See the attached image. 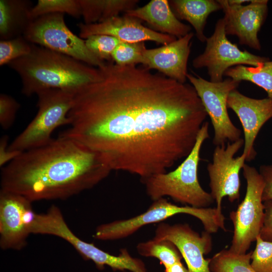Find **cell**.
I'll return each mask as SVG.
<instances>
[{"label": "cell", "instance_id": "6da1fadb", "mask_svg": "<svg viewBox=\"0 0 272 272\" xmlns=\"http://www.w3.org/2000/svg\"><path fill=\"white\" fill-rule=\"evenodd\" d=\"M100 69V79L75 94L60 135L142 181L184 160L208 116L193 86L145 66L108 62Z\"/></svg>", "mask_w": 272, "mask_h": 272}, {"label": "cell", "instance_id": "7a4b0ae2", "mask_svg": "<svg viewBox=\"0 0 272 272\" xmlns=\"http://www.w3.org/2000/svg\"><path fill=\"white\" fill-rule=\"evenodd\" d=\"M111 171L98 155L59 135L21 153L3 167L1 189L32 202L64 199L93 187Z\"/></svg>", "mask_w": 272, "mask_h": 272}, {"label": "cell", "instance_id": "3957f363", "mask_svg": "<svg viewBox=\"0 0 272 272\" xmlns=\"http://www.w3.org/2000/svg\"><path fill=\"white\" fill-rule=\"evenodd\" d=\"M8 65L20 76L22 93L27 96L48 90L76 94L102 75L100 68L35 44L29 54Z\"/></svg>", "mask_w": 272, "mask_h": 272}, {"label": "cell", "instance_id": "277c9868", "mask_svg": "<svg viewBox=\"0 0 272 272\" xmlns=\"http://www.w3.org/2000/svg\"><path fill=\"white\" fill-rule=\"evenodd\" d=\"M209 123L206 121L190 153L174 170L150 176L142 181L153 201L169 196L177 202L197 208H206L215 201L210 193L201 186L198 179L200 152L210 137Z\"/></svg>", "mask_w": 272, "mask_h": 272}, {"label": "cell", "instance_id": "5b68a950", "mask_svg": "<svg viewBox=\"0 0 272 272\" xmlns=\"http://www.w3.org/2000/svg\"><path fill=\"white\" fill-rule=\"evenodd\" d=\"M185 214L198 219L205 231L216 233L220 229L226 231L225 217L217 208H197L173 204L164 197L154 200L144 213L131 218L112 221L99 225L93 237L101 240H114L127 237L147 225L158 223L175 215Z\"/></svg>", "mask_w": 272, "mask_h": 272}, {"label": "cell", "instance_id": "8992f818", "mask_svg": "<svg viewBox=\"0 0 272 272\" xmlns=\"http://www.w3.org/2000/svg\"><path fill=\"white\" fill-rule=\"evenodd\" d=\"M75 94L61 90H48L37 94L38 111L30 123L8 146L11 151L23 152L50 142L54 130L69 124L68 114Z\"/></svg>", "mask_w": 272, "mask_h": 272}, {"label": "cell", "instance_id": "52a82bcc", "mask_svg": "<svg viewBox=\"0 0 272 272\" xmlns=\"http://www.w3.org/2000/svg\"><path fill=\"white\" fill-rule=\"evenodd\" d=\"M64 14L44 15L32 20L23 36L34 44L72 57L89 65L101 68L107 62L101 60L87 48L85 40L66 26Z\"/></svg>", "mask_w": 272, "mask_h": 272}, {"label": "cell", "instance_id": "ba28073f", "mask_svg": "<svg viewBox=\"0 0 272 272\" xmlns=\"http://www.w3.org/2000/svg\"><path fill=\"white\" fill-rule=\"evenodd\" d=\"M242 169L247 184L246 193L237 209L229 215L234 227L229 249L239 254L247 253L255 241L262 227L264 211L262 177L254 167L245 164Z\"/></svg>", "mask_w": 272, "mask_h": 272}, {"label": "cell", "instance_id": "9c48e42d", "mask_svg": "<svg viewBox=\"0 0 272 272\" xmlns=\"http://www.w3.org/2000/svg\"><path fill=\"white\" fill-rule=\"evenodd\" d=\"M187 79L194 88L211 119L214 131L213 144L223 146L240 139L241 131L229 117L227 99L240 82L229 78L222 82H212L193 74H188Z\"/></svg>", "mask_w": 272, "mask_h": 272}, {"label": "cell", "instance_id": "30bf717a", "mask_svg": "<svg viewBox=\"0 0 272 272\" xmlns=\"http://www.w3.org/2000/svg\"><path fill=\"white\" fill-rule=\"evenodd\" d=\"M206 42L204 51L193 59L192 64L195 69L207 68L212 82L223 81L225 72L234 66L246 64L257 67L270 60L246 50H242L229 40L223 18L218 20L214 33L207 37Z\"/></svg>", "mask_w": 272, "mask_h": 272}, {"label": "cell", "instance_id": "8fae6325", "mask_svg": "<svg viewBox=\"0 0 272 272\" xmlns=\"http://www.w3.org/2000/svg\"><path fill=\"white\" fill-rule=\"evenodd\" d=\"M31 234L51 235L64 239L83 258L93 261L99 269L108 266L114 271H122L127 264V258L124 253L112 255L77 237L67 225L60 209L54 205L46 213L36 214Z\"/></svg>", "mask_w": 272, "mask_h": 272}, {"label": "cell", "instance_id": "7c38bea8", "mask_svg": "<svg viewBox=\"0 0 272 272\" xmlns=\"http://www.w3.org/2000/svg\"><path fill=\"white\" fill-rule=\"evenodd\" d=\"M244 143V139L240 138L228 143L226 146H216L212 162L208 164L210 193L219 211L222 212V202L224 197H228L231 202L239 199V173L245 164L246 157L243 154L235 158L234 156Z\"/></svg>", "mask_w": 272, "mask_h": 272}, {"label": "cell", "instance_id": "4fadbf2b", "mask_svg": "<svg viewBox=\"0 0 272 272\" xmlns=\"http://www.w3.org/2000/svg\"><path fill=\"white\" fill-rule=\"evenodd\" d=\"M32 201L18 193L0 190V246L20 250L26 245L36 214Z\"/></svg>", "mask_w": 272, "mask_h": 272}, {"label": "cell", "instance_id": "5bb4252c", "mask_svg": "<svg viewBox=\"0 0 272 272\" xmlns=\"http://www.w3.org/2000/svg\"><path fill=\"white\" fill-rule=\"evenodd\" d=\"M211 234L205 231L199 234L187 224L161 223L154 238L172 242L184 258L188 272H211L210 258H205L212 249Z\"/></svg>", "mask_w": 272, "mask_h": 272}, {"label": "cell", "instance_id": "9a60e30c", "mask_svg": "<svg viewBox=\"0 0 272 272\" xmlns=\"http://www.w3.org/2000/svg\"><path fill=\"white\" fill-rule=\"evenodd\" d=\"M218 2L224 13L226 35L237 36L241 45L260 50L258 33L267 15L268 1L251 0L247 5H230L228 0Z\"/></svg>", "mask_w": 272, "mask_h": 272}, {"label": "cell", "instance_id": "2e32d148", "mask_svg": "<svg viewBox=\"0 0 272 272\" xmlns=\"http://www.w3.org/2000/svg\"><path fill=\"white\" fill-rule=\"evenodd\" d=\"M227 106L242 124L244 137L242 154L246 161H251L257 154L254 146L256 138L264 124L272 118V99L252 98L235 89L228 97Z\"/></svg>", "mask_w": 272, "mask_h": 272}, {"label": "cell", "instance_id": "e0dca14e", "mask_svg": "<svg viewBox=\"0 0 272 272\" xmlns=\"http://www.w3.org/2000/svg\"><path fill=\"white\" fill-rule=\"evenodd\" d=\"M79 37L82 39L94 35L113 36L126 42H139L152 41L166 45L177 38L173 36L156 32L144 26L141 21L124 15L110 18L103 22L92 24L80 23L78 25Z\"/></svg>", "mask_w": 272, "mask_h": 272}, {"label": "cell", "instance_id": "ac0fdd59", "mask_svg": "<svg viewBox=\"0 0 272 272\" xmlns=\"http://www.w3.org/2000/svg\"><path fill=\"white\" fill-rule=\"evenodd\" d=\"M193 36V33L190 32L160 47L146 49L143 65L150 70H156L169 78L185 83L191 40Z\"/></svg>", "mask_w": 272, "mask_h": 272}, {"label": "cell", "instance_id": "d6986e66", "mask_svg": "<svg viewBox=\"0 0 272 272\" xmlns=\"http://www.w3.org/2000/svg\"><path fill=\"white\" fill-rule=\"evenodd\" d=\"M124 15L144 21L153 30L177 39L187 35L191 29L176 17L167 0H152L142 7L127 11Z\"/></svg>", "mask_w": 272, "mask_h": 272}, {"label": "cell", "instance_id": "ffe728a7", "mask_svg": "<svg viewBox=\"0 0 272 272\" xmlns=\"http://www.w3.org/2000/svg\"><path fill=\"white\" fill-rule=\"evenodd\" d=\"M32 3L28 0L0 1V38L11 39L23 35L31 21Z\"/></svg>", "mask_w": 272, "mask_h": 272}, {"label": "cell", "instance_id": "44dd1931", "mask_svg": "<svg viewBox=\"0 0 272 272\" xmlns=\"http://www.w3.org/2000/svg\"><path fill=\"white\" fill-rule=\"evenodd\" d=\"M170 7L178 19L184 20L193 27L197 38L201 42L206 41L204 29L209 15L222 9L218 1L172 0Z\"/></svg>", "mask_w": 272, "mask_h": 272}, {"label": "cell", "instance_id": "7402d4cb", "mask_svg": "<svg viewBox=\"0 0 272 272\" xmlns=\"http://www.w3.org/2000/svg\"><path fill=\"white\" fill-rule=\"evenodd\" d=\"M84 24L103 22L134 9L138 0H79Z\"/></svg>", "mask_w": 272, "mask_h": 272}, {"label": "cell", "instance_id": "603a6c76", "mask_svg": "<svg viewBox=\"0 0 272 272\" xmlns=\"http://www.w3.org/2000/svg\"><path fill=\"white\" fill-rule=\"evenodd\" d=\"M225 76L241 82L246 81L262 88L272 99V60H268L259 66L238 65L229 69Z\"/></svg>", "mask_w": 272, "mask_h": 272}, {"label": "cell", "instance_id": "cb8c5ba5", "mask_svg": "<svg viewBox=\"0 0 272 272\" xmlns=\"http://www.w3.org/2000/svg\"><path fill=\"white\" fill-rule=\"evenodd\" d=\"M139 254L143 256L158 259L164 268L181 261L182 255L177 247L167 240L153 239L139 243L137 246Z\"/></svg>", "mask_w": 272, "mask_h": 272}, {"label": "cell", "instance_id": "d4e9b609", "mask_svg": "<svg viewBox=\"0 0 272 272\" xmlns=\"http://www.w3.org/2000/svg\"><path fill=\"white\" fill-rule=\"evenodd\" d=\"M252 251L244 254L224 249L210 258L211 272H256L251 265Z\"/></svg>", "mask_w": 272, "mask_h": 272}, {"label": "cell", "instance_id": "484cf974", "mask_svg": "<svg viewBox=\"0 0 272 272\" xmlns=\"http://www.w3.org/2000/svg\"><path fill=\"white\" fill-rule=\"evenodd\" d=\"M54 13L65 14L79 19L82 16L79 0H38L30 13L31 21L40 16Z\"/></svg>", "mask_w": 272, "mask_h": 272}, {"label": "cell", "instance_id": "4316f807", "mask_svg": "<svg viewBox=\"0 0 272 272\" xmlns=\"http://www.w3.org/2000/svg\"><path fill=\"white\" fill-rule=\"evenodd\" d=\"M146 49L145 42L121 41L112 54V60L118 65L143 64L144 54Z\"/></svg>", "mask_w": 272, "mask_h": 272}, {"label": "cell", "instance_id": "83f0119b", "mask_svg": "<svg viewBox=\"0 0 272 272\" xmlns=\"http://www.w3.org/2000/svg\"><path fill=\"white\" fill-rule=\"evenodd\" d=\"M34 44L22 36L0 41V65L9 64L12 61L29 54Z\"/></svg>", "mask_w": 272, "mask_h": 272}, {"label": "cell", "instance_id": "f1b7e54d", "mask_svg": "<svg viewBox=\"0 0 272 272\" xmlns=\"http://www.w3.org/2000/svg\"><path fill=\"white\" fill-rule=\"evenodd\" d=\"M121 42L113 36L94 35L88 37L85 44L88 49L98 58L105 62H111L112 54Z\"/></svg>", "mask_w": 272, "mask_h": 272}, {"label": "cell", "instance_id": "f546056e", "mask_svg": "<svg viewBox=\"0 0 272 272\" xmlns=\"http://www.w3.org/2000/svg\"><path fill=\"white\" fill-rule=\"evenodd\" d=\"M252 251L251 265L256 272H272V242L264 241L258 235Z\"/></svg>", "mask_w": 272, "mask_h": 272}, {"label": "cell", "instance_id": "4dcf8cb0", "mask_svg": "<svg viewBox=\"0 0 272 272\" xmlns=\"http://www.w3.org/2000/svg\"><path fill=\"white\" fill-rule=\"evenodd\" d=\"M20 107V104L10 95H0V124L3 129L11 127Z\"/></svg>", "mask_w": 272, "mask_h": 272}, {"label": "cell", "instance_id": "1f68e13d", "mask_svg": "<svg viewBox=\"0 0 272 272\" xmlns=\"http://www.w3.org/2000/svg\"><path fill=\"white\" fill-rule=\"evenodd\" d=\"M264 211L259 235L264 241L272 242V200L263 201Z\"/></svg>", "mask_w": 272, "mask_h": 272}, {"label": "cell", "instance_id": "d6a6232c", "mask_svg": "<svg viewBox=\"0 0 272 272\" xmlns=\"http://www.w3.org/2000/svg\"><path fill=\"white\" fill-rule=\"evenodd\" d=\"M259 172L264 183L262 200H272V165H261Z\"/></svg>", "mask_w": 272, "mask_h": 272}, {"label": "cell", "instance_id": "836d02e7", "mask_svg": "<svg viewBox=\"0 0 272 272\" xmlns=\"http://www.w3.org/2000/svg\"><path fill=\"white\" fill-rule=\"evenodd\" d=\"M8 137L6 135L2 137L0 141V166L4 167L21 153L17 151H11L8 150Z\"/></svg>", "mask_w": 272, "mask_h": 272}, {"label": "cell", "instance_id": "e575fe53", "mask_svg": "<svg viewBox=\"0 0 272 272\" xmlns=\"http://www.w3.org/2000/svg\"><path fill=\"white\" fill-rule=\"evenodd\" d=\"M164 272H188V270L182 261H180L169 267L165 268Z\"/></svg>", "mask_w": 272, "mask_h": 272}]
</instances>
